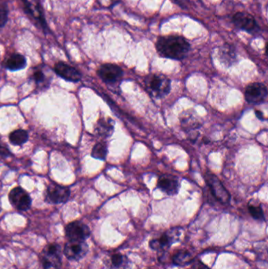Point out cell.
I'll use <instances>...</instances> for the list:
<instances>
[{"mask_svg": "<svg viewBox=\"0 0 268 269\" xmlns=\"http://www.w3.org/2000/svg\"><path fill=\"white\" fill-rule=\"evenodd\" d=\"M112 265L117 269H122L125 266H127L128 259L126 257L121 254H115L111 258Z\"/></svg>", "mask_w": 268, "mask_h": 269, "instance_id": "cell-25", "label": "cell"}, {"mask_svg": "<svg viewBox=\"0 0 268 269\" xmlns=\"http://www.w3.org/2000/svg\"><path fill=\"white\" fill-rule=\"evenodd\" d=\"M0 155H2L3 157H8L9 155H11L7 147H5L3 145L0 143Z\"/></svg>", "mask_w": 268, "mask_h": 269, "instance_id": "cell-28", "label": "cell"}, {"mask_svg": "<svg viewBox=\"0 0 268 269\" xmlns=\"http://www.w3.org/2000/svg\"><path fill=\"white\" fill-rule=\"evenodd\" d=\"M256 114H257V117H258V118L261 119V120H263V119H264V115H263L262 112L258 111V110H257V111H256Z\"/></svg>", "mask_w": 268, "mask_h": 269, "instance_id": "cell-29", "label": "cell"}, {"mask_svg": "<svg viewBox=\"0 0 268 269\" xmlns=\"http://www.w3.org/2000/svg\"><path fill=\"white\" fill-rule=\"evenodd\" d=\"M220 58L224 64L231 65L236 59L235 50L230 45H225L220 50Z\"/></svg>", "mask_w": 268, "mask_h": 269, "instance_id": "cell-18", "label": "cell"}, {"mask_svg": "<svg viewBox=\"0 0 268 269\" xmlns=\"http://www.w3.org/2000/svg\"><path fill=\"white\" fill-rule=\"evenodd\" d=\"M9 200L12 206L19 211H27L32 205V199L29 195L19 187L13 188L9 192Z\"/></svg>", "mask_w": 268, "mask_h": 269, "instance_id": "cell-9", "label": "cell"}, {"mask_svg": "<svg viewBox=\"0 0 268 269\" xmlns=\"http://www.w3.org/2000/svg\"><path fill=\"white\" fill-rule=\"evenodd\" d=\"M156 49L161 57L170 59L182 60L186 58L190 49L188 41L179 35H168L159 38Z\"/></svg>", "mask_w": 268, "mask_h": 269, "instance_id": "cell-1", "label": "cell"}, {"mask_svg": "<svg viewBox=\"0 0 268 269\" xmlns=\"http://www.w3.org/2000/svg\"><path fill=\"white\" fill-rule=\"evenodd\" d=\"M8 13L7 3L5 1L0 0V28L5 26L7 23Z\"/></svg>", "mask_w": 268, "mask_h": 269, "instance_id": "cell-24", "label": "cell"}, {"mask_svg": "<svg viewBox=\"0 0 268 269\" xmlns=\"http://www.w3.org/2000/svg\"><path fill=\"white\" fill-rule=\"evenodd\" d=\"M192 269H210L205 266L203 262L200 260H195L192 262Z\"/></svg>", "mask_w": 268, "mask_h": 269, "instance_id": "cell-27", "label": "cell"}, {"mask_svg": "<svg viewBox=\"0 0 268 269\" xmlns=\"http://www.w3.org/2000/svg\"><path fill=\"white\" fill-rule=\"evenodd\" d=\"M268 90L266 86L261 83H254L246 87L245 97L250 104L260 105L266 100Z\"/></svg>", "mask_w": 268, "mask_h": 269, "instance_id": "cell-8", "label": "cell"}, {"mask_svg": "<svg viewBox=\"0 0 268 269\" xmlns=\"http://www.w3.org/2000/svg\"><path fill=\"white\" fill-rule=\"evenodd\" d=\"M98 75L106 84H115L122 78L123 70L119 65L104 64L99 67Z\"/></svg>", "mask_w": 268, "mask_h": 269, "instance_id": "cell-7", "label": "cell"}, {"mask_svg": "<svg viewBox=\"0 0 268 269\" xmlns=\"http://www.w3.org/2000/svg\"><path fill=\"white\" fill-rule=\"evenodd\" d=\"M194 261L193 255L189 251H180L175 253L172 258V262L175 265L179 266H184L192 263Z\"/></svg>", "mask_w": 268, "mask_h": 269, "instance_id": "cell-19", "label": "cell"}, {"mask_svg": "<svg viewBox=\"0 0 268 269\" xmlns=\"http://www.w3.org/2000/svg\"><path fill=\"white\" fill-rule=\"evenodd\" d=\"M157 187L168 195H175L179 192V180L172 175H163L159 177Z\"/></svg>", "mask_w": 268, "mask_h": 269, "instance_id": "cell-14", "label": "cell"}, {"mask_svg": "<svg viewBox=\"0 0 268 269\" xmlns=\"http://www.w3.org/2000/svg\"><path fill=\"white\" fill-rule=\"evenodd\" d=\"M107 147L104 143H99L95 145L92 150V156L99 160H105L107 156Z\"/></svg>", "mask_w": 268, "mask_h": 269, "instance_id": "cell-22", "label": "cell"}, {"mask_svg": "<svg viewBox=\"0 0 268 269\" xmlns=\"http://www.w3.org/2000/svg\"><path fill=\"white\" fill-rule=\"evenodd\" d=\"M205 181L215 199H217L222 204H228L230 203L231 195L214 174L207 173L205 174Z\"/></svg>", "mask_w": 268, "mask_h": 269, "instance_id": "cell-4", "label": "cell"}, {"mask_svg": "<svg viewBox=\"0 0 268 269\" xmlns=\"http://www.w3.org/2000/svg\"><path fill=\"white\" fill-rule=\"evenodd\" d=\"M26 58L22 54H14L8 58L6 66L9 70L17 71L26 66Z\"/></svg>", "mask_w": 268, "mask_h": 269, "instance_id": "cell-17", "label": "cell"}, {"mask_svg": "<svg viewBox=\"0 0 268 269\" xmlns=\"http://www.w3.org/2000/svg\"><path fill=\"white\" fill-rule=\"evenodd\" d=\"M88 244L85 241H69L64 247V255L68 260L79 261L88 254Z\"/></svg>", "mask_w": 268, "mask_h": 269, "instance_id": "cell-6", "label": "cell"}, {"mask_svg": "<svg viewBox=\"0 0 268 269\" xmlns=\"http://www.w3.org/2000/svg\"><path fill=\"white\" fill-rule=\"evenodd\" d=\"M70 197V190L67 187L50 184L47 189V199L53 204L65 203Z\"/></svg>", "mask_w": 268, "mask_h": 269, "instance_id": "cell-10", "label": "cell"}, {"mask_svg": "<svg viewBox=\"0 0 268 269\" xmlns=\"http://www.w3.org/2000/svg\"><path fill=\"white\" fill-rule=\"evenodd\" d=\"M22 2H24L27 13H29L31 17H33L37 22H39L45 33H47L49 28L39 0H22Z\"/></svg>", "mask_w": 268, "mask_h": 269, "instance_id": "cell-13", "label": "cell"}, {"mask_svg": "<svg viewBox=\"0 0 268 269\" xmlns=\"http://www.w3.org/2000/svg\"><path fill=\"white\" fill-rule=\"evenodd\" d=\"M114 129V123L112 119L101 118L95 127V131L99 136L109 137L112 135Z\"/></svg>", "mask_w": 268, "mask_h": 269, "instance_id": "cell-16", "label": "cell"}, {"mask_svg": "<svg viewBox=\"0 0 268 269\" xmlns=\"http://www.w3.org/2000/svg\"><path fill=\"white\" fill-rule=\"evenodd\" d=\"M145 86L151 96L160 99L169 94L171 80L164 75L155 73L145 77Z\"/></svg>", "mask_w": 268, "mask_h": 269, "instance_id": "cell-2", "label": "cell"}, {"mask_svg": "<svg viewBox=\"0 0 268 269\" xmlns=\"http://www.w3.org/2000/svg\"><path fill=\"white\" fill-rule=\"evenodd\" d=\"M43 269H61L62 258L58 244H49L45 247L40 255Z\"/></svg>", "mask_w": 268, "mask_h": 269, "instance_id": "cell-3", "label": "cell"}, {"mask_svg": "<svg viewBox=\"0 0 268 269\" xmlns=\"http://www.w3.org/2000/svg\"><path fill=\"white\" fill-rule=\"evenodd\" d=\"M180 232L176 229L168 231L159 239L151 240L149 247L153 251H164L168 250L174 243L179 240Z\"/></svg>", "mask_w": 268, "mask_h": 269, "instance_id": "cell-11", "label": "cell"}, {"mask_svg": "<svg viewBox=\"0 0 268 269\" xmlns=\"http://www.w3.org/2000/svg\"><path fill=\"white\" fill-rule=\"evenodd\" d=\"M65 233L69 241H85L91 236V230L82 221H76L65 226Z\"/></svg>", "mask_w": 268, "mask_h": 269, "instance_id": "cell-5", "label": "cell"}, {"mask_svg": "<svg viewBox=\"0 0 268 269\" xmlns=\"http://www.w3.org/2000/svg\"><path fill=\"white\" fill-rule=\"evenodd\" d=\"M28 132L26 131L22 130V129L14 131L9 135V140L11 142L12 144L17 145V146L24 144L28 141Z\"/></svg>", "mask_w": 268, "mask_h": 269, "instance_id": "cell-21", "label": "cell"}, {"mask_svg": "<svg viewBox=\"0 0 268 269\" xmlns=\"http://www.w3.org/2000/svg\"><path fill=\"white\" fill-rule=\"evenodd\" d=\"M54 72L68 81L77 82L81 79V73L77 69L64 62H58L54 65Z\"/></svg>", "mask_w": 268, "mask_h": 269, "instance_id": "cell-15", "label": "cell"}, {"mask_svg": "<svg viewBox=\"0 0 268 269\" xmlns=\"http://www.w3.org/2000/svg\"><path fill=\"white\" fill-rule=\"evenodd\" d=\"M32 79L35 80L37 84H40L45 80V75L41 70H36L34 72L32 75Z\"/></svg>", "mask_w": 268, "mask_h": 269, "instance_id": "cell-26", "label": "cell"}, {"mask_svg": "<svg viewBox=\"0 0 268 269\" xmlns=\"http://www.w3.org/2000/svg\"><path fill=\"white\" fill-rule=\"evenodd\" d=\"M249 211L254 219L258 220V221L265 220V214H264V211H263L261 205H254L250 203L249 204Z\"/></svg>", "mask_w": 268, "mask_h": 269, "instance_id": "cell-23", "label": "cell"}, {"mask_svg": "<svg viewBox=\"0 0 268 269\" xmlns=\"http://www.w3.org/2000/svg\"><path fill=\"white\" fill-rule=\"evenodd\" d=\"M181 123H182V126L187 130H191L200 126L199 119L193 115L192 112L190 113L187 112L186 115L182 116Z\"/></svg>", "mask_w": 268, "mask_h": 269, "instance_id": "cell-20", "label": "cell"}, {"mask_svg": "<svg viewBox=\"0 0 268 269\" xmlns=\"http://www.w3.org/2000/svg\"><path fill=\"white\" fill-rule=\"evenodd\" d=\"M0 210H1V208H0Z\"/></svg>", "mask_w": 268, "mask_h": 269, "instance_id": "cell-30", "label": "cell"}, {"mask_svg": "<svg viewBox=\"0 0 268 269\" xmlns=\"http://www.w3.org/2000/svg\"><path fill=\"white\" fill-rule=\"evenodd\" d=\"M232 20L237 28L244 30L246 32L253 33L257 32V30L259 29L257 20L254 16L246 12H239L235 13Z\"/></svg>", "mask_w": 268, "mask_h": 269, "instance_id": "cell-12", "label": "cell"}]
</instances>
